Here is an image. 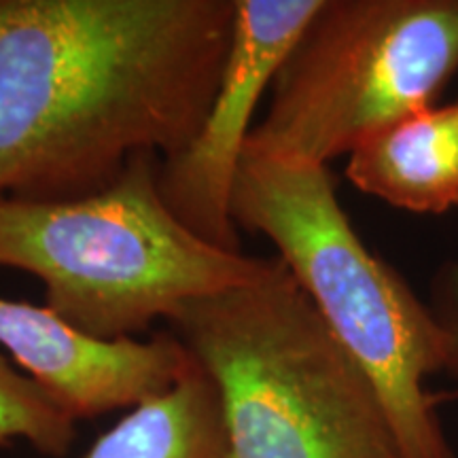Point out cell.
<instances>
[{
  "instance_id": "obj_6",
  "label": "cell",
  "mask_w": 458,
  "mask_h": 458,
  "mask_svg": "<svg viewBox=\"0 0 458 458\" xmlns=\"http://www.w3.org/2000/svg\"><path fill=\"white\" fill-rule=\"evenodd\" d=\"M323 0H233L236 17L215 98L189 145L165 157L159 191L182 225L240 250L232 193L253 114Z\"/></svg>"
},
{
  "instance_id": "obj_4",
  "label": "cell",
  "mask_w": 458,
  "mask_h": 458,
  "mask_svg": "<svg viewBox=\"0 0 458 458\" xmlns=\"http://www.w3.org/2000/svg\"><path fill=\"white\" fill-rule=\"evenodd\" d=\"M270 261L182 225L159 191L156 153L83 198L0 196V266L34 274L45 306L94 340H131L187 301L259 278Z\"/></svg>"
},
{
  "instance_id": "obj_8",
  "label": "cell",
  "mask_w": 458,
  "mask_h": 458,
  "mask_svg": "<svg viewBox=\"0 0 458 458\" xmlns=\"http://www.w3.org/2000/svg\"><path fill=\"white\" fill-rule=\"evenodd\" d=\"M359 191L411 215L458 206V102L410 114L348 156Z\"/></svg>"
},
{
  "instance_id": "obj_9",
  "label": "cell",
  "mask_w": 458,
  "mask_h": 458,
  "mask_svg": "<svg viewBox=\"0 0 458 458\" xmlns=\"http://www.w3.org/2000/svg\"><path fill=\"white\" fill-rule=\"evenodd\" d=\"M83 458H225L210 377L191 357L174 386L131 408Z\"/></svg>"
},
{
  "instance_id": "obj_1",
  "label": "cell",
  "mask_w": 458,
  "mask_h": 458,
  "mask_svg": "<svg viewBox=\"0 0 458 458\" xmlns=\"http://www.w3.org/2000/svg\"><path fill=\"white\" fill-rule=\"evenodd\" d=\"M233 0H0V196L100 191L202 123Z\"/></svg>"
},
{
  "instance_id": "obj_11",
  "label": "cell",
  "mask_w": 458,
  "mask_h": 458,
  "mask_svg": "<svg viewBox=\"0 0 458 458\" xmlns=\"http://www.w3.org/2000/svg\"><path fill=\"white\" fill-rule=\"evenodd\" d=\"M431 308L444 331V371L458 377V263H445L435 276Z\"/></svg>"
},
{
  "instance_id": "obj_10",
  "label": "cell",
  "mask_w": 458,
  "mask_h": 458,
  "mask_svg": "<svg viewBox=\"0 0 458 458\" xmlns=\"http://www.w3.org/2000/svg\"><path fill=\"white\" fill-rule=\"evenodd\" d=\"M24 439L45 456H64L74 442V420L30 376L0 354V445Z\"/></svg>"
},
{
  "instance_id": "obj_5",
  "label": "cell",
  "mask_w": 458,
  "mask_h": 458,
  "mask_svg": "<svg viewBox=\"0 0 458 458\" xmlns=\"http://www.w3.org/2000/svg\"><path fill=\"white\" fill-rule=\"evenodd\" d=\"M458 72V0H323L249 148L327 165L435 106Z\"/></svg>"
},
{
  "instance_id": "obj_7",
  "label": "cell",
  "mask_w": 458,
  "mask_h": 458,
  "mask_svg": "<svg viewBox=\"0 0 458 458\" xmlns=\"http://www.w3.org/2000/svg\"><path fill=\"white\" fill-rule=\"evenodd\" d=\"M0 346L72 420L136 408L176 385L191 360L172 334L102 342L47 306L0 297Z\"/></svg>"
},
{
  "instance_id": "obj_2",
  "label": "cell",
  "mask_w": 458,
  "mask_h": 458,
  "mask_svg": "<svg viewBox=\"0 0 458 458\" xmlns=\"http://www.w3.org/2000/svg\"><path fill=\"white\" fill-rule=\"evenodd\" d=\"M168 323L213 382L225 458H401L368 376L280 257Z\"/></svg>"
},
{
  "instance_id": "obj_3",
  "label": "cell",
  "mask_w": 458,
  "mask_h": 458,
  "mask_svg": "<svg viewBox=\"0 0 458 458\" xmlns=\"http://www.w3.org/2000/svg\"><path fill=\"white\" fill-rule=\"evenodd\" d=\"M238 227L276 246L380 399L401 458H456L427 380L445 365L431 303L371 253L335 193L329 165L246 147L232 193Z\"/></svg>"
}]
</instances>
